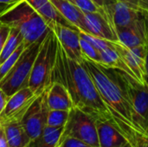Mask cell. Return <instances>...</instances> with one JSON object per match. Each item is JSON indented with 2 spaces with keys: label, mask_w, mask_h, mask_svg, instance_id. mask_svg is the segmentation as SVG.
Segmentation results:
<instances>
[{
  "label": "cell",
  "mask_w": 148,
  "mask_h": 147,
  "mask_svg": "<svg viewBox=\"0 0 148 147\" xmlns=\"http://www.w3.org/2000/svg\"><path fill=\"white\" fill-rule=\"evenodd\" d=\"M26 147H29V146H26Z\"/></svg>",
  "instance_id": "43"
},
{
  "label": "cell",
  "mask_w": 148,
  "mask_h": 147,
  "mask_svg": "<svg viewBox=\"0 0 148 147\" xmlns=\"http://www.w3.org/2000/svg\"><path fill=\"white\" fill-rule=\"evenodd\" d=\"M146 83L148 85V52L146 61Z\"/></svg>",
  "instance_id": "38"
},
{
  "label": "cell",
  "mask_w": 148,
  "mask_h": 147,
  "mask_svg": "<svg viewBox=\"0 0 148 147\" xmlns=\"http://www.w3.org/2000/svg\"><path fill=\"white\" fill-rule=\"evenodd\" d=\"M49 108L47 104L46 91L40 94L23 115L21 123L30 140L37 138L46 126Z\"/></svg>",
  "instance_id": "9"
},
{
  "label": "cell",
  "mask_w": 148,
  "mask_h": 147,
  "mask_svg": "<svg viewBox=\"0 0 148 147\" xmlns=\"http://www.w3.org/2000/svg\"><path fill=\"white\" fill-rule=\"evenodd\" d=\"M86 33L112 42H118L116 30L102 9L101 11L84 12Z\"/></svg>",
  "instance_id": "12"
},
{
  "label": "cell",
  "mask_w": 148,
  "mask_h": 147,
  "mask_svg": "<svg viewBox=\"0 0 148 147\" xmlns=\"http://www.w3.org/2000/svg\"><path fill=\"white\" fill-rule=\"evenodd\" d=\"M140 11L145 18H148V0H139Z\"/></svg>",
  "instance_id": "31"
},
{
  "label": "cell",
  "mask_w": 148,
  "mask_h": 147,
  "mask_svg": "<svg viewBox=\"0 0 148 147\" xmlns=\"http://www.w3.org/2000/svg\"><path fill=\"white\" fill-rule=\"evenodd\" d=\"M10 27L0 22V53L4 46V43L10 34Z\"/></svg>",
  "instance_id": "29"
},
{
  "label": "cell",
  "mask_w": 148,
  "mask_h": 147,
  "mask_svg": "<svg viewBox=\"0 0 148 147\" xmlns=\"http://www.w3.org/2000/svg\"><path fill=\"white\" fill-rule=\"evenodd\" d=\"M104 1H105V3H107V2H109V1H111V0H104Z\"/></svg>",
  "instance_id": "41"
},
{
  "label": "cell",
  "mask_w": 148,
  "mask_h": 147,
  "mask_svg": "<svg viewBox=\"0 0 148 147\" xmlns=\"http://www.w3.org/2000/svg\"><path fill=\"white\" fill-rule=\"evenodd\" d=\"M56 147H93L83 141L71 137H61Z\"/></svg>",
  "instance_id": "28"
},
{
  "label": "cell",
  "mask_w": 148,
  "mask_h": 147,
  "mask_svg": "<svg viewBox=\"0 0 148 147\" xmlns=\"http://www.w3.org/2000/svg\"><path fill=\"white\" fill-rule=\"evenodd\" d=\"M47 104L52 110L69 111L73 107V102L68 89L62 83L55 81L46 90Z\"/></svg>",
  "instance_id": "17"
},
{
  "label": "cell",
  "mask_w": 148,
  "mask_h": 147,
  "mask_svg": "<svg viewBox=\"0 0 148 147\" xmlns=\"http://www.w3.org/2000/svg\"><path fill=\"white\" fill-rule=\"evenodd\" d=\"M83 66L89 73L103 102L114 121L115 128L134 146L141 135L134 121V111L118 72L95 62L83 59Z\"/></svg>",
  "instance_id": "2"
},
{
  "label": "cell",
  "mask_w": 148,
  "mask_h": 147,
  "mask_svg": "<svg viewBox=\"0 0 148 147\" xmlns=\"http://www.w3.org/2000/svg\"><path fill=\"white\" fill-rule=\"evenodd\" d=\"M51 29L55 32L57 40L67 56L71 60L82 63L84 57L80 46L79 30L58 23Z\"/></svg>",
  "instance_id": "13"
},
{
  "label": "cell",
  "mask_w": 148,
  "mask_h": 147,
  "mask_svg": "<svg viewBox=\"0 0 148 147\" xmlns=\"http://www.w3.org/2000/svg\"><path fill=\"white\" fill-rule=\"evenodd\" d=\"M44 37L26 46L12 68L0 81V88L9 97L21 88L29 87L32 67Z\"/></svg>",
  "instance_id": "5"
},
{
  "label": "cell",
  "mask_w": 148,
  "mask_h": 147,
  "mask_svg": "<svg viewBox=\"0 0 148 147\" xmlns=\"http://www.w3.org/2000/svg\"><path fill=\"white\" fill-rule=\"evenodd\" d=\"M26 1L42 18V20L45 22V23L49 29H52L57 23L62 24L69 28L76 29L61 15V13L55 7V5L50 2V0H26Z\"/></svg>",
  "instance_id": "16"
},
{
  "label": "cell",
  "mask_w": 148,
  "mask_h": 147,
  "mask_svg": "<svg viewBox=\"0 0 148 147\" xmlns=\"http://www.w3.org/2000/svg\"><path fill=\"white\" fill-rule=\"evenodd\" d=\"M118 42L131 49L140 45H148V29L144 16L128 27L116 29Z\"/></svg>",
  "instance_id": "14"
},
{
  "label": "cell",
  "mask_w": 148,
  "mask_h": 147,
  "mask_svg": "<svg viewBox=\"0 0 148 147\" xmlns=\"http://www.w3.org/2000/svg\"><path fill=\"white\" fill-rule=\"evenodd\" d=\"M80 46L84 59H88L98 64H101V60L100 51L95 46H93L90 42L82 37H80Z\"/></svg>",
  "instance_id": "25"
},
{
  "label": "cell",
  "mask_w": 148,
  "mask_h": 147,
  "mask_svg": "<svg viewBox=\"0 0 148 147\" xmlns=\"http://www.w3.org/2000/svg\"><path fill=\"white\" fill-rule=\"evenodd\" d=\"M0 22L16 29L22 34L27 46L45 36L49 29L26 0H22L9 8L0 16Z\"/></svg>",
  "instance_id": "3"
},
{
  "label": "cell",
  "mask_w": 148,
  "mask_h": 147,
  "mask_svg": "<svg viewBox=\"0 0 148 147\" xmlns=\"http://www.w3.org/2000/svg\"><path fill=\"white\" fill-rule=\"evenodd\" d=\"M69 3H73L79 9H81L83 12H95L101 11L103 8L96 5L92 0H67Z\"/></svg>",
  "instance_id": "27"
},
{
  "label": "cell",
  "mask_w": 148,
  "mask_h": 147,
  "mask_svg": "<svg viewBox=\"0 0 148 147\" xmlns=\"http://www.w3.org/2000/svg\"><path fill=\"white\" fill-rule=\"evenodd\" d=\"M23 42H24L22 34L16 29L10 28L8 38L0 53V64L3 63Z\"/></svg>",
  "instance_id": "22"
},
{
  "label": "cell",
  "mask_w": 148,
  "mask_h": 147,
  "mask_svg": "<svg viewBox=\"0 0 148 147\" xmlns=\"http://www.w3.org/2000/svg\"><path fill=\"white\" fill-rule=\"evenodd\" d=\"M103 9L115 30L132 25L143 16L140 11L119 0H111L105 3Z\"/></svg>",
  "instance_id": "11"
},
{
  "label": "cell",
  "mask_w": 148,
  "mask_h": 147,
  "mask_svg": "<svg viewBox=\"0 0 148 147\" xmlns=\"http://www.w3.org/2000/svg\"><path fill=\"white\" fill-rule=\"evenodd\" d=\"M27 45L24 43V42H23V43H21L18 47H17V49L3 62V63H1L0 64V81L5 76V75L12 68V67L14 66V64L16 63V62L17 61V59H18V57L20 56V55H21V53L23 51V49H25V47H26Z\"/></svg>",
  "instance_id": "24"
},
{
  "label": "cell",
  "mask_w": 148,
  "mask_h": 147,
  "mask_svg": "<svg viewBox=\"0 0 148 147\" xmlns=\"http://www.w3.org/2000/svg\"><path fill=\"white\" fill-rule=\"evenodd\" d=\"M147 139H148V125H147Z\"/></svg>",
  "instance_id": "40"
},
{
  "label": "cell",
  "mask_w": 148,
  "mask_h": 147,
  "mask_svg": "<svg viewBox=\"0 0 148 147\" xmlns=\"http://www.w3.org/2000/svg\"><path fill=\"white\" fill-rule=\"evenodd\" d=\"M22 0H0V3H5L9 5H14L17 3H19Z\"/></svg>",
  "instance_id": "35"
},
{
  "label": "cell",
  "mask_w": 148,
  "mask_h": 147,
  "mask_svg": "<svg viewBox=\"0 0 148 147\" xmlns=\"http://www.w3.org/2000/svg\"><path fill=\"white\" fill-rule=\"evenodd\" d=\"M100 147H134L131 142L108 121L96 120Z\"/></svg>",
  "instance_id": "15"
},
{
  "label": "cell",
  "mask_w": 148,
  "mask_h": 147,
  "mask_svg": "<svg viewBox=\"0 0 148 147\" xmlns=\"http://www.w3.org/2000/svg\"><path fill=\"white\" fill-rule=\"evenodd\" d=\"M100 55L101 60L100 65L108 68L121 70L131 75L135 80H137L134 75L133 74V72L128 68V66L125 63V62L121 58L118 51L115 49V48H108L103 50H100Z\"/></svg>",
  "instance_id": "20"
},
{
  "label": "cell",
  "mask_w": 148,
  "mask_h": 147,
  "mask_svg": "<svg viewBox=\"0 0 148 147\" xmlns=\"http://www.w3.org/2000/svg\"><path fill=\"white\" fill-rule=\"evenodd\" d=\"M114 48L133 72L137 81L142 84L146 83V61L148 45H140L128 49L120 43L114 42Z\"/></svg>",
  "instance_id": "10"
},
{
  "label": "cell",
  "mask_w": 148,
  "mask_h": 147,
  "mask_svg": "<svg viewBox=\"0 0 148 147\" xmlns=\"http://www.w3.org/2000/svg\"><path fill=\"white\" fill-rule=\"evenodd\" d=\"M12 5H9V4H5V3H0V16L5 12L9 8H10Z\"/></svg>",
  "instance_id": "36"
},
{
  "label": "cell",
  "mask_w": 148,
  "mask_h": 147,
  "mask_svg": "<svg viewBox=\"0 0 148 147\" xmlns=\"http://www.w3.org/2000/svg\"><path fill=\"white\" fill-rule=\"evenodd\" d=\"M1 128H2V126H1V125H0V129H1Z\"/></svg>",
  "instance_id": "42"
},
{
  "label": "cell",
  "mask_w": 148,
  "mask_h": 147,
  "mask_svg": "<svg viewBox=\"0 0 148 147\" xmlns=\"http://www.w3.org/2000/svg\"><path fill=\"white\" fill-rule=\"evenodd\" d=\"M57 81L68 89L74 107L93 117L95 120L108 121L115 127L114 121L103 102L89 73L80 63L67 56L59 42L52 83Z\"/></svg>",
  "instance_id": "1"
},
{
  "label": "cell",
  "mask_w": 148,
  "mask_h": 147,
  "mask_svg": "<svg viewBox=\"0 0 148 147\" xmlns=\"http://www.w3.org/2000/svg\"><path fill=\"white\" fill-rule=\"evenodd\" d=\"M61 15L79 31L86 33L84 12L67 0H50Z\"/></svg>",
  "instance_id": "18"
},
{
  "label": "cell",
  "mask_w": 148,
  "mask_h": 147,
  "mask_svg": "<svg viewBox=\"0 0 148 147\" xmlns=\"http://www.w3.org/2000/svg\"><path fill=\"white\" fill-rule=\"evenodd\" d=\"M127 90L133 111L134 121L142 136H147L148 125V85L142 84L131 75L116 69Z\"/></svg>",
  "instance_id": "6"
},
{
  "label": "cell",
  "mask_w": 148,
  "mask_h": 147,
  "mask_svg": "<svg viewBox=\"0 0 148 147\" xmlns=\"http://www.w3.org/2000/svg\"><path fill=\"white\" fill-rule=\"evenodd\" d=\"M0 147H10L3 127L0 129Z\"/></svg>",
  "instance_id": "33"
},
{
  "label": "cell",
  "mask_w": 148,
  "mask_h": 147,
  "mask_svg": "<svg viewBox=\"0 0 148 147\" xmlns=\"http://www.w3.org/2000/svg\"><path fill=\"white\" fill-rule=\"evenodd\" d=\"M61 137L75 138L91 146L100 147L96 120L75 107L69 110V118Z\"/></svg>",
  "instance_id": "7"
},
{
  "label": "cell",
  "mask_w": 148,
  "mask_h": 147,
  "mask_svg": "<svg viewBox=\"0 0 148 147\" xmlns=\"http://www.w3.org/2000/svg\"><path fill=\"white\" fill-rule=\"evenodd\" d=\"M96 5H98L99 7H101V8H103V6H104V3H105V1L104 0H92Z\"/></svg>",
  "instance_id": "37"
},
{
  "label": "cell",
  "mask_w": 148,
  "mask_h": 147,
  "mask_svg": "<svg viewBox=\"0 0 148 147\" xmlns=\"http://www.w3.org/2000/svg\"><path fill=\"white\" fill-rule=\"evenodd\" d=\"M9 96L3 92V90L0 88V114L1 113L3 112V108L5 107L6 104H7V101L9 100Z\"/></svg>",
  "instance_id": "30"
},
{
  "label": "cell",
  "mask_w": 148,
  "mask_h": 147,
  "mask_svg": "<svg viewBox=\"0 0 148 147\" xmlns=\"http://www.w3.org/2000/svg\"><path fill=\"white\" fill-rule=\"evenodd\" d=\"M10 147H26L30 139L25 132L21 121H12L2 126Z\"/></svg>",
  "instance_id": "19"
},
{
  "label": "cell",
  "mask_w": 148,
  "mask_h": 147,
  "mask_svg": "<svg viewBox=\"0 0 148 147\" xmlns=\"http://www.w3.org/2000/svg\"><path fill=\"white\" fill-rule=\"evenodd\" d=\"M146 20V23H147V29H148V18H145Z\"/></svg>",
  "instance_id": "39"
},
{
  "label": "cell",
  "mask_w": 148,
  "mask_h": 147,
  "mask_svg": "<svg viewBox=\"0 0 148 147\" xmlns=\"http://www.w3.org/2000/svg\"><path fill=\"white\" fill-rule=\"evenodd\" d=\"M64 127L54 128L46 126L41 134L31 140L29 147H56Z\"/></svg>",
  "instance_id": "21"
},
{
  "label": "cell",
  "mask_w": 148,
  "mask_h": 147,
  "mask_svg": "<svg viewBox=\"0 0 148 147\" xmlns=\"http://www.w3.org/2000/svg\"><path fill=\"white\" fill-rule=\"evenodd\" d=\"M134 147H148V139L147 138H140Z\"/></svg>",
  "instance_id": "34"
},
{
  "label": "cell",
  "mask_w": 148,
  "mask_h": 147,
  "mask_svg": "<svg viewBox=\"0 0 148 147\" xmlns=\"http://www.w3.org/2000/svg\"><path fill=\"white\" fill-rule=\"evenodd\" d=\"M79 36H80V37H82V38L85 39L86 41H88V42H90L99 51L108 49V48H114V42H115L102 39V38L97 37L95 36H92L90 34H87V33L82 32V31H79Z\"/></svg>",
  "instance_id": "26"
},
{
  "label": "cell",
  "mask_w": 148,
  "mask_h": 147,
  "mask_svg": "<svg viewBox=\"0 0 148 147\" xmlns=\"http://www.w3.org/2000/svg\"><path fill=\"white\" fill-rule=\"evenodd\" d=\"M69 114V111L49 109L47 114L46 126L54 128L64 127L67 123Z\"/></svg>",
  "instance_id": "23"
},
{
  "label": "cell",
  "mask_w": 148,
  "mask_h": 147,
  "mask_svg": "<svg viewBox=\"0 0 148 147\" xmlns=\"http://www.w3.org/2000/svg\"><path fill=\"white\" fill-rule=\"evenodd\" d=\"M57 42L58 40L55 32L49 29L35 59L28 85L36 95L42 94L52 84V73L56 62Z\"/></svg>",
  "instance_id": "4"
},
{
  "label": "cell",
  "mask_w": 148,
  "mask_h": 147,
  "mask_svg": "<svg viewBox=\"0 0 148 147\" xmlns=\"http://www.w3.org/2000/svg\"><path fill=\"white\" fill-rule=\"evenodd\" d=\"M39 95H36L29 87L21 88L12 94L0 114V125L12 121H21L31 104Z\"/></svg>",
  "instance_id": "8"
},
{
  "label": "cell",
  "mask_w": 148,
  "mask_h": 147,
  "mask_svg": "<svg viewBox=\"0 0 148 147\" xmlns=\"http://www.w3.org/2000/svg\"><path fill=\"white\" fill-rule=\"evenodd\" d=\"M127 5L130 6L133 9H135L140 11V4H139V0H119Z\"/></svg>",
  "instance_id": "32"
}]
</instances>
